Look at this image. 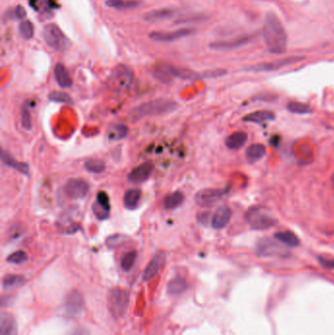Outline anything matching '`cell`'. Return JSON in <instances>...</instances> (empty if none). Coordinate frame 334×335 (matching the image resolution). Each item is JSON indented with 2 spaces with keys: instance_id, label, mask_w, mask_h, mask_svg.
<instances>
[{
  "instance_id": "d6a6232c",
  "label": "cell",
  "mask_w": 334,
  "mask_h": 335,
  "mask_svg": "<svg viewBox=\"0 0 334 335\" xmlns=\"http://www.w3.org/2000/svg\"><path fill=\"white\" fill-rule=\"evenodd\" d=\"M152 75L155 79L164 84H169L173 81V75L169 69V66H157L153 69Z\"/></svg>"
},
{
  "instance_id": "d4e9b609",
  "label": "cell",
  "mask_w": 334,
  "mask_h": 335,
  "mask_svg": "<svg viewBox=\"0 0 334 335\" xmlns=\"http://www.w3.org/2000/svg\"><path fill=\"white\" fill-rule=\"evenodd\" d=\"M248 140V136L244 132H236L230 135L226 140V145L231 150H238L243 147Z\"/></svg>"
},
{
  "instance_id": "30bf717a",
  "label": "cell",
  "mask_w": 334,
  "mask_h": 335,
  "mask_svg": "<svg viewBox=\"0 0 334 335\" xmlns=\"http://www.w3.org/2000/svg\"><path fill=\"white\" fill-rule=\"evenodd\" d=\"M228 192V190H219V189H209L203 190L198 192L195 195V203L203 208H208L215 205L219 202L225 194Z\"/></svg>"
},
{
  "instance_id": "8d00e7d4",
  "label": "cell",
  "mask_w": 334,
  "mask_h": 335,
  "mask_svg": "<svg viewBox=\"0 0 334 335\" xmlns=\"http://www.w3.org/2000/svg\"><path fill=\"white\" fill-rule=\"evenodd\" d=\"M19 33L24 40H31L35 35V27L32 22L24 20L19 25Z\"/></svg>"
},
{
  "instance_id": "7bdbcfd3",
  "label": "cell",
  "mask_w": 334,
  "mask_h": 335,
  "mask_svg": "<svg viewBox=\"0 0 334 335\" xmlns=\"http://www.w3.org/2000/svg\"><path fill=\"white\" fill-rule=\"evenodd\" d=\"M26 15H27V11L26 9L21 6V5H18L15 9H14V12H13V18L14 19H17V20H23L26 18Z\"/></svg>"
},
{
  "instance_id": "f1b7e54d",
  "label": "cell",
  "mask_w": 334,
  "mask_h": 335,
  "mask_svg": "<svg viewBox=\"0 0 334 335\" xmlns=\"http://www.w3.org/2000/svg\"><path fill=\"white\" fill-rule=\"evenodd\" d=\"M142 197V191L138 189L135 190H130L129 191L126 192L124 196V204L125 207L129 210H134L139 206V203L141 201Z\"/></svg>"
},
{
  "instance_id": "4fadbf2b",
  "label": "cell",
  "mask_w": 334,
  "mask_h": 335,
  "mask_svg": "<svg viewBox=\"0 0 334 335\" xmlns=\"http://www.w3.org/2000/svg\"><path fill=\"white\" fill-rule=\"evenodd\" d=\"M134 78L133 72L126 66H119L113 72L111 82L118 89H126L128 88Z\"/></svg>"
},
{
  "instance_id": "d590c367",
  "label": "cell",
  "mask_w": 334,
  "mask_h": 335,
  "mask_svg": "<svg viewBox=\"0 0 334 335\" xmlns=\"http://www.w3.org/2000/svg\"><path fill=\"white\" fill-rule=\"evenodd\" d=\"M85 168L92 174H101L105 171L106 165L103 160L90 159L85 163Z\"/></svg>"
},
{
  "instance_id": "b9f144b4",
  "label": "cell",
  "mask_w": 334,
  "mask_h": 335,
  "mask_svg": "<svg viewBox=\"0 0 334 335\" xmlns=\"http://www.w3.org/2000/svg\"><path fill=\"white\" fill-rule=\"evenodd\" d=\"M128 239L129 238L124 236V235H114V236L109 237L106 239V245L109 248H115V247L122 245L124 242H126L128 240Z\"/></svg>"
},
{
  "instance_id": "cb8c5ba5",
  "label": "cell",
  "mask_w": 334,
  "mask_h": 335,
  "mask_svg": "<svg viewBox=\"0 0 334 335\" xmlns=\"http://www.w3.org/2000/svg\"><path fill=\"white\" fill-rule=\"evenodd\" d=\"M266 146L261 144H252L246 150V158L249 163H256L265 157Z\"/></svg>"
},
{
  "instance_id": "f546056e",
  "label": "cell",
  "mask_w": 334,
  "mask_h": 335,
  "mask_svg": "<svg viewBox=\"0 0 334 335\" xmlns=\"http://www.w3.org/2000/svg\"><path fill=\"white\" fill-rule=\"evenodd\" d=\"M275 239L289 247H297L300 245V239H298V237L290 231L277 233L275 235Z\"/></svg>"
},
{
  "instance_id": "ac0fdd59",
  "label": "cell",
  "mask_w": 334,
  "mask_h": 335,
  "mask_svg": "<svg viewBox=\"0 0 334 335\" xmlns=\"http://www.w3.org/2000/svg\"><path fill=\"white\" fill-rule=\"evenodd\" d=\"M0 335H18V325L14 316L2 312L0 316Z\"/></svg>"
},
{
  "instance_id": "277c9868",
  "label": "cell",
  "mask_w": 334,
  "mask_h": 335,
  "mask_svg": "<svg viewBox=\"0 0 334 335\" xmlns=\"http://www.w3.org/2000/svg\"><path fill=\"white\" fill-rule=\"evenodd\" d=\"M43 36L48 47L55 51L64 52L70 46L68 38L55 24H48L44 28Z\"/></svg>"
},
{
  "instance_id": "7402d4cb",
  "label": "cell",
  "mask_w": 334,
  "mask_h": 335,
  "mask_svg": "<svg viewBox=\"0 0 334 335\" xmlns=\"http://www.w3.org/2000/svg\"><path fill=\"white\" fill-rule=\"evenodd\" d=\"M1 158H2V161H3V163L5 165H7V166L17 170L21 174L26 175V176H28L30 174L29 165L26 164V163H22V162H19V161L15 160L7 151H2Z\"/></svg>"
},
{
  "instance_id": "ab89813d",
  "label": "cell",
  "mask_w": 334,
  "mask_h": 335,
  "mask_svg": "<svg viewBox=\"0 0 334 335\" xmlns=\"http://www.w3.org/2000/svg\"><path fill=\"white\" fill-rule=\"evenodd\" d=\"M48 99L54 102H60V103H67L72 104L73 99L68 94H65L63 92H52L49 94Z\"/></svg>"
},
{
  "instance_id": "9c48e42d",
  "label": "cell",
  "mask_w": 334,
  "mask_h": 335,
  "mask_svg": "<svg viewBox=\"0 0 334 335\" xmlns=\"http://www.w3.org/2000/svg\"><path fill=\"white\" fill-rule=\"evenodd\" d=\"M256 40V36L253 34H246L229 41H219L211 43L209 48L215 51H231L238 48L251 45Z\"/></svg>"
},
{
  "instance_id": "2e32d148",
  "label": "cell",
  "mask_w": 334,
  "mask_h": 335,
  "mask_svg": "<svg viewBox=\"0 0 334 335\" xmlns=\"http://www.w3.org/2000/svg\"><path fill=\"white\" fill-rule=\"evenodd\" d=\"M231 219H232L231 209L227 206L219 207L212 217L211 226L214 230L217 231L223 230L230 224Z\"/></svg>"
},
{
  "instance_id": "74e56055",
  "label": "cell",
  "mask_w": 334,
  "mask_h": 335,
  "mask_svg": "<svg viewBox=\"0 0 334 335\" xmlns=\"http://www.w3.org/2000/svg\"><path fill=\"white\" fill-rule=\"evenodd\" d=\"M21 122H22V127L26 131H31L33 128V122H32V117L30 110L28 109L26 104H23L21 108Z\"/></svg>"
},
{
  "instance_id": "ba28073f",
  "label": "cell",
  "mask_w": 334,
  "mask_h": 335,
  "mask_svg": "<svg viewBox=\"0 0 334 335\" xmlns=\"http://www.w3.org/2000/svg\"><path fill=\"white\" fill-rule=\"evenodd\" d=\"M85 308V299L83 294L78 290L71 291L65 298L63 312L68 318L78 317Z\"/></svg>"
},
{
  "instance_id": "1f68e13d",
  "label": "cell",
  "mask_w": 334,
  "mask_h": 335,
  "mask_svg": "<svg viewBox=\"0 0 334 335\" xmlns=\"http://www.w3.org/2000/svg\"><path fill=\"white\" fill-rule=\"evenodd\" d=\"M185 201V194L182 191H176L168 195L164 200V206L166 209H176L181 206Z\"/></svg>"
},
{
  "instance_id": "4dcf8cb0",
  "label": "cell",
  "mask_w": 334,
  "mask_h": 335,
  "mask_svg": "<svg viewBox=\"0 0 334 335\" xmlns=\"http://www.w3.org/2000/svg\"><path fill=\"white\" fill-rule=\"evenodd\" d=\"M26 280L20 275H7L3 278L2 287L4 290H11L14 288L20 287L25 284Z\"/></svg>"
},
{
  "instance_id": "83f0119b",
  "label": "cell",
  "mask_w": 334,
  "mask_h": 335,
  "mask_svg": "<svg viewBox=\"0 0 334 335\" xmlns=\"http://www.w3.org/2000/svg\"><path fill=\"white\" fill-rule=\"evenodd\" d=\"M129 134V129L123 124H115L109 127L108 129V139L113 142L122 141L127 138Z\"/></svg>"
},
{
  "instance_id": "7c38bea8",
  "label": "cell",
  "mask_w": 334,
  "mask_h": 335,
  "mask_svg": "<svg viewBox=\"0 0 334 335\" xmlns=\"http://www.w3.org/2000/svg\"><path fill=\"white\" fill-rule=\"evenodd\" d=\"M65 192L71 199H83L90 192V185L83 179H71L65 185Z\"/></svg>"
},
{
  "instance_id": "60d3db41",
  "label": "cell",
  "mask_w": 334,
  "mask_h": 335,
  "mask_svg": "<svg viewBox=\"0 0 334 335\" xmlns=\"http://www.w3.org/2000/svg\"><path fill=\"white\" fill-rule=\"evenodd\" d=\"M208 17L205 14H192V15H189L186 16L180 20H178L176 22L177 25L180 24H189V23H196V22H203L205 20H207Z\"/></svg>"
},
{
  "instance_id": "3957f363",
  "label": "cell",
  "mask_w": 334,
  "mask_h": 335,
  "mask_svg": "<svg viewBox=\"0 0 334 335\" xmlns=\"http://www.w3.org/2000/svg\"><path fill=\"white\" fill-rule=\"evenodd\" d=\"M245 220L255 231H265L278 224V220L268 210L259 206L249 208L245 214Z\"/></svg>"
},
{
  "instance_id": "bcb514c9",
  "label": "cell",
  "mask_w": 334,
  "mask_h": 335,
  "mask_svg": "<svg viewBox=\"0 0 334 335\" xmlns=\"http://www.w3.org/2000/svg\"><path fill=\"white\" fill-rule=\"evenodd\" d=\"M29 3L35 10H40V0H29Z\"/></svg>"
},
{
  "instance_id": "484cf974",
  "label": "cell",
  "mask_w": 334,
  "mask_h": 335,
  "mask_svg": "<svg viewBox=\"0 0 334 335\" xmlns=\"http://www.w3.org/2000/svg\"><path fill=\"white\" fill-rule=\"evenodd\" d=\"M169 69L172 73V75L176 78L186 80V81H196L203 79V73H196L194 71L188 70V69H180L176 67L169 66Z\"/></svg>"
},
{
  "instance_id": "9a60e30c",
  "label": "cell",
  "mask_w": 334,
  "mask_h": 335,
  "mask_svg": "<svg viewBox=\"0 0 334 335\" xmlns=\"http://www.w3.org/2000/svg\"><path fill=\"white\" fill-rule=\"evenodd\" d=\"M154 171V165L151 162L143 164L133 169L129 174V182L132 184H142L146 182Z\"/></svg>"
},
{
  "instance_id": "f35d334b",
  "label": "cell",
  "mask_w": 334,
  "mask_h": 335,
  "mask_svg": "<svg viewBox=\"0 0 334 335\" xmlns=\"http://www.w3.org/2000/svg\"><path fill=\"white\" fill-rule=\"evenodd\" d=\"M29 259L27 253L25 251H16L14 253H12L10 256H8L7 258V262L13 265H21L25 262H27Z\"/></svg>"
},
{
  "instance_id": "44dd1931",
  "label": "cell",
  "mask_w": 334,
  "mask_h": 335,
  "mask_svg": "<svg viewBox=\"0 0 334 335\" xmlns=\"http://www.w3.org/2000/svg\"><path fill=\"white\" fill-rule=\"evenodd\" d=\"M54 78L62 89H70L73 85V81L69 75V72L67 71L66 67L62 64H57L54 68Z\"/></svg>"
},
{
  "instance_id": "8fae6325",
  "label": "cell",
  "mask_w": 334,
  "mask_h": 335,
  "mask_svg": "<svg viewBox=\"0 0 334 335\" xmlns=\"http://www.w3.org/2000/svg\"><path fill=\"white\" fill-rule=\"evenodd\" d=\"M194 33L193 29H180L174 32H153L149 35V38L156 43H174L184 38L190 37Z\"/></svg>"
},
{
  "instance_id": "f6af8a7d",
  "label": "cell",
  "mask_w": 334,
  "mask_h": 335,
  "mask_svg": "<svg viewBox=\"0 0 334 335\" xmlns=\"http://www.w3.org/2000/svg\"><path fill=\"white\" fill-rule=\"evenodd\" d=\"M69 335H91V333L88 329L85 328H77Z\"/></svg>"
},
{
  "instance_id": "7a4b0ae2",
  "label": "cell",
  "mask_w": 334,
  "mask_h": 335,
  "mask_svg": "<svg viewBox=\"0 0 334 335\" xmlns=\"http://www.w3.org/2000/svg\"><path fill=\"white\" fill-rule=\"evenodd\" d=\"M178 108L179 104L172 99L167 98L155 99L133 108L129 113V118L131 119L132 122H137L146 117L172 113L176 111Z\"/></svg>"
},
{
  "instance_id": "836d02e7",
  "label": "cell",
  "mask_w": 334,
  "mask_h": 335,
  "mask_svg": "<svg viewBox=\"0 0 334 335\" xmlns=\"http://www.w3.org/2000/svg\"><path fill=\"white\" fill-rule=\"evenodd\" d=\"M287 110L293 114L297 115H308L313 113V108L302 102H297V101H291L287 104Z\"/></svg>"
},
{
  "instance_id": "52a82bcc",
  "label": "cell",
  "mask_w": 334,
  "mask_h": 335,
  "mask_svg": "<svg viewBox=\"0 0 334 335\" xmlns=\"http://www.w3.org/2000/svg\"><path fill=\"white\" fill-rule=\"evenodd\" d=\"M305 58L302 56H291L283 59H279L273 62H267V63H259L256 65H252L250 67H247L245 71L252 72V73H265V72H274L281 70L285 67L299 63L303 61Z\"/></svg>"
},
{
  "instance_id": "4316f807",
  "label": "cell",
  "mask_w": 334,
  "mask_h": 335,
  "mask_svg": "<svg viewBox=\"0 0 334 335\" xmlns=\"http://www.w3.org/2000/svg\"><path fill=\"white\" fill-rule=\"evenodd\" d=\"M143 4L140 0H107L106 5L117 10L137 9Z\"/></svg>"
},
{
  "instance_id": "5bb4252c",
  "label": "cell",
  "mask_w": 334,
  "mask_h": 335,
  "mask_svg": "<svg viewBox=\"0 0 334 335\" xmlns=\"http://www.w3.org/2000/svg\"><path fill=\"white\" fill-rule=\"evenodd\" d=\"M110 199L105 191L98 192L96 196V202L93 205V211L96 218L100 221L108 219L110 214Z\"/></svg>"
},
{
  "instance_id": "ffe728a7",
  "label": "cell",
  "mask_w": 334,
  "mask_h": 335,
  "mask_svg": "<svg viewBox=\"0 0 334 335\" xmlns=\"http://www.w3.org/2000/svg\"><path fill=\"white\" fill-rule=\"evenodd\" d=\"M276 119V115L272 111L262 110V111H255L243 118V122L247 123H254V124H263L266 122H271Z\"/></svg>"
},
{
  "instance_id": "603a6c76",
  "label": "cell",
  "mask_w": 334,
  "mask_h": 335,
  "mask_svg": "<svg viewBox=\"0 0 334 335\" xmlns=\"http://www.w3.org/2000/svg\"><path fill=\"white\" fill-rule=\"evenodd\" d=\"M189 288L188 282L183 277H176L168 284V293L172 296H179L184 294Z\"/></svg>"
},
{
  "instance_id": "e0dca14e",
  "label": "cell",
  "mask_w": 334,
  "mask_h": 335,
  "mask_svg": "<svg viewBox=\"0 0 334 335\" xmlns=\"http://www.w3.org/2000/svg\"><path fill=\"white\" fill-rule=\"evenodd\" d=\"M163 262H164V254L162 252H159L153 257V259L149 262V264L144 270L143 275V281L144 283L153 280L159 274Z\"/></svg>"
},
{
  "instance_id": "6da1fadb",
  "label": "cell",
  "mask_w": 334,
  "mask_h": 335,
  "mask_svg": "<svg viewBox=\"0 0 334 335\" xmlns=\"http://www.w3.org/2000/svg\"><path fill=\"white\" fill-rule=\"evenodd\" d=\"M263 38L269 52L283 54L287 48V34L282 21L274 13H269L264 22Z\"/></svg>"
},
{
  "instance_id": "8992f818",
  "label": "cell",
  "mask_w": 334,
  "mask_h": 335,
  "mask_svg": "<svg viewBox=\"0 0 334 335\" xmlns=\"http://www.w3.org/2000/svg\"><path fill=\"white\" fill-rule=\"evenodd\" d=\"M256 253L258 256L264 258H286L290 254L286 248L268 238H264L257 242Z\"/></svg>"
},
{
  "instance_id": "ee69618b",
  "label": "cell",
  "mask_w": 334,
  "mask_h": 335,
  "mask_svg": "<svg viewBox=\"0 0 334 335\" xmlns=\"http://www.w3.org/2000/svg\"><path fill=\"white\" fill-rule=\"evenodd\" d=\"M319 263L323 268L329 269V270H334V259H327L324 257L319 258Z\"/></svg>"
},
{
  "instance_id": "5b68a950",
  "label": "cell",
  "mask_w": 334,
  "mask_h": 335,
  "mask_svg": "<svg viewBox=\"0 0 334 335\" xmlns=\"http://www.w3.org/2000/svg\"><path fill=\"white\" fill-rule=\"evenodd\" d=\"M109 310L115 318H121L125 315L129 302L130 294L127 290L122 288H114L109 293Z\"/></svg>"
},
{
  "instance_id": "e575fe53",
  "label": "cell",
  "mask_w": 334,
  "mask_h": 335,
  "mask_svg": "<svg viewBox=\"0 0 334 335\" xmlns=\"http://www.w3.org/2000/svg\"><path fill=\"white\" fill-rule=\"evenodd\" d=\"M137 258H138V254H137L136 251H131V252L126 253L121 259L122 270L126 273L130 272L134 268L136 261H137Z\"/></svg>"
},
{
  "instance_id": "7dc6e473",
  "label": "cell",
  "mask_w": 334,
  "mask_h": 335,
  "mask_svg": "<svg viewBox=\"0 0 334 335\" xmlns=\"http://www.w3.org/2000/svg\"><path fill=\"white\" fill-rule=\"evenodd\" d=\"M332 183H333V187L334 188V174L333 175V177H332Z\"/></svg>"
},
{
  "instance_id": "d6986e66",
  "label": "cell",
  "mask_w": 334,
  "mask_h": 335,
  "mask_svg": "<svg viewBox=\"0 0 334 335\" xmlns=\"http://www.w3.org/2000/svg\"><path fill=\"white\" fill-rule=\"evenodd\" d=\"M176 14H177V10H175L174 8H161V9H156V10H152V11L145 13L143 20L149 23H154V22L171 19L174 16H176Z\"/></svg>"
}]
</instances>
